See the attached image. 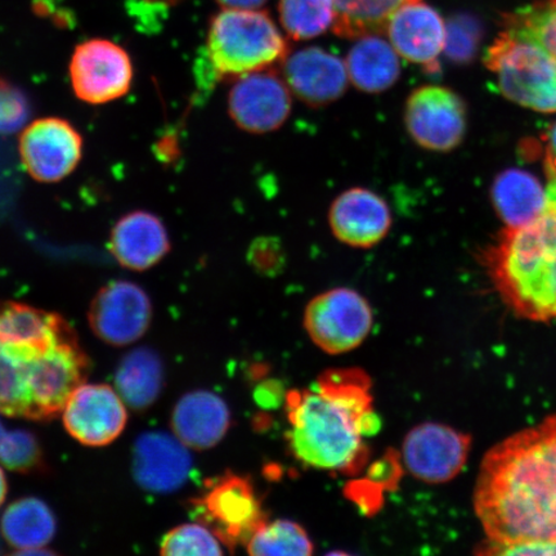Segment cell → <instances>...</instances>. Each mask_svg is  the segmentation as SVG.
Wrapping results in <instances>:
<instances>
[{"mask_svg": "<svg viewBox=\"0 0 556 556\" xmlns=\"http://www.w3.org/2000/svg\"><path fill=\"white\" fill-rule=\"evenodd\" d=\"M475 511L485 553L514 555L527 546L556 544V415L486 452Z\"/></svg>", "mask_w": 556, "mask_h": 556, "instance_id": "obj_1", "label": "cell"}, {"mask_svg": "<svg viewBox=\"0 0 556 556\" xmlns=\"http://www.w3.org/2000/svg\"><path fill=\"white\" fill-rule=\"evenodd\" d=\"M372 402L371 379L359 368H331L315 388L288 392L291 455L311 468L358 475L368 460L365 438L381 427Z\"/></svg>", "mask_w": 556, "mask_h": 556, "instance_id": "obj_2", "label": "cell"}, {"mask_svg": "<svg viewBox=\"0 0 556 556\" xmlns=\"http://www.w3.org/2000/svg\"><path fill=\"white\" fill-rule=\"evenodd\" d=\"M484 264L514 315L556 324V198L536 220L505 229L486 250Z\"/></svg>", "mask_w": 556, "mask_h": 556, "instance_id": "obj_3", "label": "cell"}, {"mask_svg": "<svg viewBox=\"0 0 556 556\" xmlns=\"http://www.w3.org/2000/svg\"><path fill=\"white\" fill-rule=\"evenodd\" d=\"M288 54L287 39L266 12L225 10L208 26L207 67L217 79L270 68Z\"/></svg>", "mask_w": 556, "mask_h": 556, "instance_id": "obj_4", "label": "cell"}, {"mask_svg": "<svg viewBox=\"0 0 556 556\" xmlns=\"http://www.w3.org/2000/svg\"><path fill=\"white\" fill-rule=\"evenodd\" d=\"M506 99L539 113H556V61L538 41L505 29L485 54Z\"/></svg>", "mask_w": 556, "mask_h": 556, "instance_id": "obj_5", "label": "cell"}, {"mask_svg": "<svg viewBox=\"0 0 556 556\" xmlns=\"http://www.w3.org/2000/svg\"><path fill=\"white\" fill-rule=\"evenodd\" d=\"M192 507L200 523L211 528L229 548L245 546L268 520L253 482L233 472L212 479L201 496L193 500Z\"/></svg>", "mask_w": 556, "mask_h": 556, "instance_id": "obj_6", "label": "cell"}, {"mask_svg": "<svg viewBox=\"0 0 556 556\" xmlns=\"http://www.w3.org/2000/svg\"><path fill=\"white\" fill-rule=\"evenodd\" d=\"M89 359L75 332L26 358V384L31 417L48 420L62 413L70 395L88 377Z\"/></svg>", "mask_w": 556, "mask_h": 556, "instance_id": "obj_7", "label": "cell"}, {"mask_svg": "<svg viewBox=\"0 0 556 556\" xmlns=\"http://www.w3.org/2000/svg\"><path fill=\"white\" fill-rule=\"evenodd\" d=\"M372 325L371 305L350 288L324 291L304 312V328L312 342L332 356L356 350L370 336Z\"/></svg>", "mask_w": 556, "mask_h": 556, "instance_id": "obj_8", "label": "cell"}, {"mask_svg": "<svg viewBox=\"0 0 556 556\" xmlns=\"http://www.w3.org/2000/svg\"><path fill=\"white\" fill-rule=\"evenodd\" d=\"M68 75L81 102L104 104L128 94L135 68L130 55L119 45L108 39H89L76 46Z\"/></svg>", "mask_w": 556, "mask_h": 556, "instance_id": "obj_9", "label": "cell"}, {"mask_svg": "<svg viewBox=\"0 0 556 556\" xmlns=\"http://www.w3.org/2000/svg\"><path fill=\"white\" fill-rule=\"evenodd\" d=\"M228 115L249 135H268L293 111V93L273 67L240 76L228 93Z\"/></svg>", "mask_w": 556, "mask_h": 556, "instance_id": "obj_10", "label": "cell"}, {"mask_svg": "<svg viewBox=\"0 0 556 556\" xmlns=\"http://www.w3.org/2000/svg\"><path fill=\"white\" fill-rule=\"evenodd\" d=\"M20 157L29 176L40 184H58L81 162L83 137L61 117H43L27 125L20 136Z\"/></svg>", "mask_w": 556, "mask_h": 556, "instance_id": "obj_11", "label": "cell"}, {"mask_svg": "<svg viewBox=\"0 0 556 556\" xmlns=\"http://www.w3.org/2000/svg\"><path fill=\"white\" fill-rule=\"evenodd\" d=\"M470 437L440 422H424L409 430L402 444V460L409 475L428 484L452 481L468 463Z\"/></svg>", "mask_w": 556, "mask_h": 556, "instance_id": "obj_12", "label": "cell"}, {"mask_svg": "<svg viewBox=\"0 0 556 556\" xmlns=\"http://www.w3.org/2000/svg\"><path fill=\"white\" fill-rule=\"evenodd\" d=\"M408 135L422 149L454 150L467 130V111L456 93L442 87H421L408 97L405 108Z\"/></svg>", "mask_w": 556, "mask_h": 556, "instance_id": "obj_13", "label": "cell"}, {"mask_svg": "<svg viewBox=\"0 0 556 556\" xmlns=\"http://www.w3.org/2000/svg\"><path fill=\"white\" fill-rule=\"evenodd\" d=\"M88 319L90 329L102 342L115 346L134 344L150 328L151 299L135 282L111 281L93 298Z\"/></svg>", "mask_w": 556, "mask_h": 556, "instance_id": "obj_14", "label": "cell"}, {"mask_svg": "<svg viewBox=\"0 0 556 556\" xmlns=\"http://www.w3.org/2000/svg\"><path fill=\"white\" fill-rule=\"evenodd\" d=\"M125 406L116 389L83 382L62 408L64 426L68 434L85 446H108L127 426L128 413Z\"/></svg>", "mask_w": 556, "mask_h": 556, "instance_id": "obj_15", "label": "cell"}, {"mask_svg": "<svg viewBox=\"0 0 556 556\" xmlns=\"http://www.w3.org/2000/svg\"><path fill=\"white\" fill-rule=\"evenodd\" d=\"M333 238L346 247L370 249L387 238L392 228V212L377 192L352 187L338 194L329 208Z\"/></svg>", "mask_w": 556, "mask_h": 556, "instance_id": "obj_16", "label": "cell"}, {"mask_svg": "<svg viewBox=\"0 0 556 556\" xmlns=\"http://www.w3.org/2000/svg\"><path fill=\"white\" fill-rule=\"evenodd\" d=\"M281 75L291 93L309 108H325L342 99L348 89L345 62L318 47L288 54Z\"/></svg>", "mask_w": 556, "mask_h": 556, "instance_id": "obj_17", "label": "cell"}, {"mask_svg": "<svg viewBox=\"0 0 556 556\" xmlns=\"http://www.w3.org/2000/svg\"><path fill=\"white\" fill-rule=\"evenodd\" d=\"M190 448L176 435L148 432L134 450V476L143 490L166 495L182 489L192 469Z\"/></svg>", "mask_w": 556, "mask_h": 556, "instance_id": "obj_18", "label": "cell"}, {"mask_svg": "<svg viewBox=\"0 0 556 556\" xmlns=\"http://www.w3.org/2000/svg\"><path fill=\"white\" fill-rule=\"evenodd\" d=\"M386 31L402 59L434 72L446 46L447 30L432 7L421 0L402 5L389 18Z\"/></svg>", "mask_w": 556, "mask_h": 556, "instance_id": "obj_19", "label": "cell"}, {"mask_svg": "<svg viewBox=\"0 0 556 556\" xmlns=\"http://www.w3.org/2000/svg\"><path fill=\"white\" fill-rule=\"evenodd\" d=\"M170 249V236L164 222L148 211L125 214L110 235V250L114 258L124 268L136 273L157 266Z\"/></svg>", "mask_w": 556, "mask_h": 556, "instance_id": "obj_20", "label": "cell"}, {"mask_svg": "<svg viewBox=\"0 0 556 556\" xmlns=\"http://www.w3.org/2000/svg\"><path fill=\"white\" fill-rule=\"evenodd\" d=\"M173 434L190 450H211L227 435L231 412L226 401L211 391H193L177 402L172 413Z\"/></svg>", "mask_w": 556, "mask_h": 556, "instance_id": "obj_21", "label": "cell"}, {"mask_svg": "<svg viewBox=\"0 0 556 556\" xmlns=\"http://www.w3.org/2000/svg\"><path fill=\"white\" fill-rule=\"evenodd\" d=\"M547 176L544 185L530 172L507 169L495 179L492 200L507 228L531 224L551 207L556 198V177Z\"/></svg>", "mask_w": 556, "mask_h": 556, "instance_id": "obj_22", "label": "cell"}, {"mask_svg": "<svg viewBox=\"0 0 556 556\" xmlns=\"http://www.w3.org/2000/svg\"><path fill=\"white\" fill-rule=\"evenodd\" d=\"M74 330L58 313L24 303L0 304V344L43 352Z\"/></svg>", "mask_w": 556, "mask_h": 556, "instance_id": "obj_23", "label": "cell"}, {"mask_svg": "<svg viewBox=\"0 0 556 556\" xmlns=\"http://www.w3.org/2000/svg\"><path fill=\"white\" fill-rule=\"evenodd\" d=\"M348 79L359 92L379 94L401 76L400 55L379 34L365 35L346 55Z\"/></svg>", "mask_w": 556, "mask_h": 556, "instance_id": "obj_24", "label": "cell"}, {"mask_svg": "<svg viewBox=\"0 0 556 556\" xmlns=\"http://www.w3.org/2000/svg\"><path fill=\"white\" fill-rule=\"evenodd\" d=\"M165 382L162 358L150 348H137L122 359L115 387L125 405L136 412L148 409L159 400Z\"/></svg>", "mask_w": 556, "mask_h": 556, "instance_id": "obj_25", "label": "cell"}, {"mask_svg": "<svg viewBox=\"0 0 556 556\" xmlns=\"http://www.w3.org/2000/svg\"><path fill=\"white\" fill-rule=\"evenodd\" d=\"M54 514L37 497H24L7 507L0 520V530L7 544L18 552L41 551L55 534Z\"/></svg>", "mask_w": 556, "mask_h": 556, "instance_id": "obj_26", "label": "cell"}, {"mask_svg": "<svg viewBox=\"0 0 556 556\" xmlns=\"http://www.w3.org/2000/svg\"><path fill=\"white\" fill-rule=\"evenodd\" d=\"M333 33L342 38H361L386 31L389 18L407 3L417 0H332Z\"/></svg>", "mask_w": 556, "mask_h": 556, "instance_id": "obj_27", "label": "cell"}, {"mask_svg": "<svg viewBox=\"0 0 556 556\" xmlns=\"http://www.w3.org/2000/svg\"><path fill=\"white\" fill-rule=\"evenodd\" d=\"M33 351L0 344V413L11 417H31L26 384V358Z\"/></svg>", "mask_w": 556, "mask_h": 556, "instance_id": "obj_28", "label": "cell"}, {"mask_svg": "<svg viewBox=\"0 0 556 556\" xmlns=\"http://www.w3.org/2000/svg\"><path fill=\"white\" fill-rule=\"evenodd\" d=\"M245 546L247 552L255 556H308L315 552L307 531L296 521L288 519L267 520Z\"/></svg>", "mask_w": 556, "mask_h": 556, "instance_id": "obj_29", "label": "cell"}, {"mask_svg": "<svg viewBox=\"0 0 556 556\" xmlns=\"http://www.w3.org/2000/svg\"><path fill=\"white\" fill-rule=\"evenodd\" d=\"M278 11L285 31L294 40L319 37L336 18L332 0H281Z\"/></svg>", "mask_w": 556, "mask_h": 556, "instance_id": "obj_30", "label": "cell"}, {"mask_svg": "<svg viewBox=\"0 0 556 556\" xmlns=\"http://www.w3.org/2000/svg\"><path fill=\"white\" fill-rule=\"evenodd\" d=\"M505 29L538 41L556 61V0H542L506 15Z\"/></svg>", "mask_w": 556, "mask_h": 556, "instance_id": "obj_31", "label": "cell"}, {"mask_svg": "<svg viewBox=\"0 0 556 556\" xmlns=\"http://www.w3.org/2000/svg\"><path fill=\"white\" fill-rule=\"evenodd\" d=\"M220 540L203 523L174 527L160 542V553L168 556H220Z\"/></svg>", "mask_w": 556, "mask_h": 556, "instance_id": "obj_32", "label": "cell"}, {"mask_svg": "<svg viewBox=\"0 0 556 556\" xmlns=\"http://www.w3.org/2000/svg\"><path fill=\"white\" fill-rule=\"evenodd\" d=\"M0 464L7 469L29 472L40 467L41 450L27 430H11L0 438Z\"/></svg>", "mask_w": 556, "mask_h": 556, "instance_id": "obj_33", "label": "cell"}, {"mask_svg": "<svg viewBox=\"0 0 556 556\" xmlns=\"http://www.w3.org/2000/svg\"><path fill=\"white\" fill-rule=\"evenodd\" d=\"M34 113L29 93L16 83L0 76V135H15Z\"/></svg>", "mask_w": 556, "mask_h": 556, "instance_id": "obj_34", "label": "cell"}, {"mask_svg": "<svg viewBox=\"0 0 556 556\" xmlns=\"http://www.w3.org/2000/svg\"><path fill=\"white\" fill-rule=\"evenodd\" d=\"M248 261L258 273L270 276L280 273L287 258L280 239L263 236L250 245Z\"/></svg>", "mask_w": 556, "mask_h": 556, "instance_id": "obj_35", "label": "cell"}, {"mask_svg": "<svg viewBox=\"0 0 556 556\" xmlns=\"http://www.w3.org/2000/svg\"><path fill=\"white\" fill-rule=\"evenodd\" d=\"M280 391H278V386L274 384V382L262 386L258 391H256V401H258L262 406H277V402L280 401Z\"/></svg>", "mask_w": 556, "mask_h": 556, "instance_id": "obj_36", "label": "cell"}, {"mask_svg": "<svg viewBox=\"0 0 556 556\" xmlns=\"http://www.w3.org/2000/svg\"><path fill=\"white\" fill-rule=\"evenodd\" d=\"M546 172L556 177V124L546 136Z\"/></svg>", "mask_w": 556, "mask_h": 556, "instance_id": "obj_37", "label": "cell"}, {"mask_svg": "<svg viewBox=\"0 0 556 556\" xmlns=\"http://www.w3.org/2000/svg\"><path fill=\"white\" fill-rule=\"evenodd\" d=\"M225 10H258L267 0H217Z\"/></svg>", "mask_w": 556, "mask_h": 556, "instance_id": "obj_38", "label": "cell"}, {"mask_svg": "<svg viewBox=\"0 0 556 556\" xmlns=\"http://www.w3.org/2000/svg\"><path fill=\"white\" fill-rule=\"evenodd\" d=\"M7 491H9V485H7L4 471L2 467H0V506H2L4 503V500L7 497Z\"/></svg>", "mask_w": 556, "mask_h": 556, "instance_id": "obj_39", "label": "cell"}, {"mask_svg": "<svg viewBox=\"0 0 556 556\" xmlns=\"http://www.w3.org/2000/svg\"><path fill=\"white\" fill-rule=\"evenodd\" d=\"M2 414V413H0ZM5 433V429H4V426H3V422H2V419H0V438H2V435Z\"/></svg>", "mask_w": 556, "mask_h": 556, "instance_id": "obj_40", "label": "cell"}, {"mask_svg": "<svg viewBox=\"0 0 556 556\" xmlns=\"http://www.w3.org/2000/svg\"><path fill=\"white\" fill-rule=\"evenodd\" d=\"M159 2L166 3V2H173V0H159Z\"/></svg>", "mask_w": 556, "mask_h": 556, "instance_id": "obj_41", "label": "cell"}]
</instances>
